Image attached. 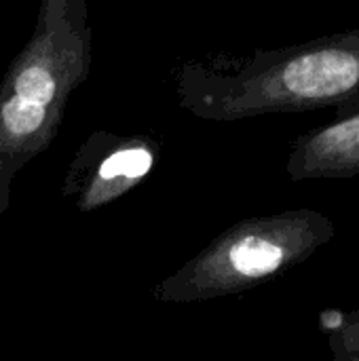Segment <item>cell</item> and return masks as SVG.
<instances>
[{
  "label": "cell",
  "mask_w": 359,
  "mask_h": 361,
  "mask_svg": "<svg viewBox=\"0 0 359 361\" xmlns=\"http://www.w3.org/2000/svg\"><path fill=\"white\" fill-rule=\"evenodd\" d=\"M174 95L188 114L233 123L264 114L359 110V27L279 49L186 59Z\"/></svg>",
  "instance_id": "cell-1"
},
{
  "label": "cell",
  "mask_w": 359,
  "mask_h": 361,
  "mask_svg": "<svg viewBox=\"0 0 359 361\" xmlns=\"http://www.w3.org/2000/svg\"><path fill=\"white\" fill-rule=\"evenodd\" d=\"M91 61L87 0H40L34 30L0 80V222L17 176L57 140Z\"/></svg>",
  "instance_id": "cell-2"
},
{
  "label": "cell",
  "mask_w": 359,
  "mask_h": 361,
  "mask_svg": "<svg viewBox=\"0 0 359 361\" xmlns=\"http://www.w3.org/2000/svg\"><path fill=\"white\" fill-rule=\"evenodd\" d=\"M334 235V222L311 207L245 218L214 237L152 294L169 305L245 294L307 262Z\"/></svg>",
  "instance_id": "cell-3"
},
{
  "label": "cell",
  "mask_w": 359,
  "mask_h": 361,
  "mask_svg": "<svg viewBox=\"0 0 359 361\" xmlns=\"http://www.w3.org/2000/svg\"><path fill=\"white\" fill-rule=\"evenodd\" d=\"M161 144L146 133L93 131L74 152L61 197L80 214L104 209L138 188L159 165Z\"/></svg>",
  "instance_id": "cell-4"
},
{
  "label": "cell",
  "mask_w": 359,
  "mask_h": 361,
  "mask_svg": "<svg viewBox=\"0 0 359 361\" xmlns=\"http://www.w3.org/2000/svg\"><path fill=\"white\" fill-rule=\"evenodd\" d=\"M286 171L292 182L359 176V110L298 135L288 152Z\"/></svg>",
  "instance_id": "cell-5"
},
{
  "label": "cell",
  "mask_w": 359,
  "mask_h": 361,
  "mask_svg": "<svg viewBox=\"0 0 359 361\" xmlns=\"http://www.w3.org/2000/svg\"><path fill=\"white\" fill-rule=\"evenodd\" d=\"M317 319L332 357L336 361H359V307L353 311L326 309Z\"/></svg>",
  "instance_id": "cell-6"
}]
</instances>
